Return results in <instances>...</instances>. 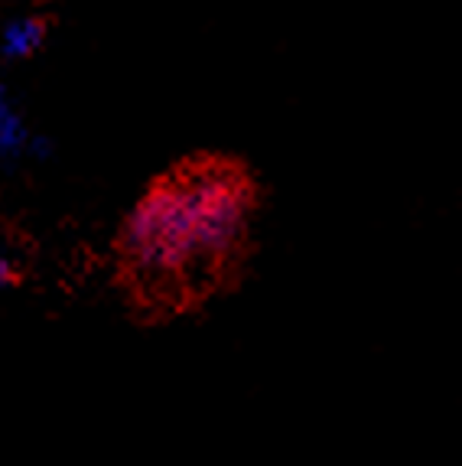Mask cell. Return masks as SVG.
I'll use <instances>...</instances> for the list:
<instances>
[{"instance_id": "6da1fadb", "label": "cell", "mask_w": 462, "mask_h": 466, "mask_svg": "<svg viewBox=\"0 0 462 466\" xmlns=\"http://www.w3.org/2000/svg\"><path fill=\"white\" fill-rule=\"evenodd\" d=\"M247 206L245 177L225 167H202L160 183L124 226L131 274L156 297L196 290L241 241Z\"/></svg>"}, {"instance_id": "3957f363", "label": "cell", "mask_w": 462, "mask_h": 466, "mask_svg": "<svg viewBox=\"0 0 462 466\" xmlns=\"http://www.w3.org/2000/svg\"><path fill=\"white\" fill-rule=\"evenodd\" d=\"M30 144H33V134L30 127L24 125V117H16L10 111L4 121H0V160H20V157H30Z\"/></svg>"}, {"instance_id": "5b68a950", "label": "cell", "mask_w": 462, "mask_h": 466, "mask_svg": "<svg viewBox=\"0 0 462 466\" xmlns=\"http://www.w3.org/2000/svg\"><path fill=\"white\" fill-rule=\"evenodd\" d=\"M10 111H14V108H10V101H7V92H4V86H0V121H4V117H7Z\"/></svg>"}, {"instance_id": "277c9868", "label": "cell", "mask_w": 462, "mask_h": 466, "mask_svg": "<svg viewBox=\"0 0 462 466\" xmlns=\"http://www.w3.org/2000/svg\"><path fill=\"white\" fill-rule=\"evenodd\" d=\"M14 278H16V271H14V261H10L4 251H0V290L7 288V284H14Z\"/></svg>"}, {"instance_id": "7a4b0ae2", "label": "cell", "mask_w": 462, "mask_h": 466, "mask_svg": "<svg viewBox=\"0 0 462 466\" xmlns=\"http://www.w3.org/2000/svg\"><path fill=\"white\" fill-rule=\"evenodd\" d=\"M46 39V24L39 16H16L0 30V56L4 59H30Z\"/></svg>"}]
</instances>
